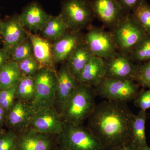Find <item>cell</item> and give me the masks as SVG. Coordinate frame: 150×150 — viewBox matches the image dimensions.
<instances>
[{
  "label": "cell",
  "mask_w": 150,
  "mask_h": 150,
  "mask_svg": "<svg viewBox=\"0 0 150 150\" xmlns=\"http://www.w3.org/2000/svg\"><path fill=\"white\" fill-rule=\"evenodd\" d=\"M134 114L127 103L106 100L96 105L87 128L105 150H114L131 143Z\"/></svg>",
  "instance_id": "6da1fadb"
},
{
  "label": "cell",
  "mask_w": 150,
  "mask_h": 150,
  "mask_svg": "<svg viewBox=\"0 0 150 150\" xmlns=\"http://www.w3.org/2000/svg\"><path fill=\"white\" fill-rule=\"evenodd\" d=\"M96 96L93 87L79 83L61 109L64 122L82 125L95 108Z\"/></svg>",
  "instance_id": "7a4b0ae2"
},
{
  "label": "cell",
  "mask_w": 150,
  "mask_h": 150,
  "mask_svg": "<svg viewBox=\"0 0 150 150\" xmlns=\"http://www.w3.org/2000/svg\"><path fill=\"white\" fill-rule=\"evenodd\" d=\"M60 146L67 150H105L99 140L87 128L65 123L58 135Z\"/></svg>",
  "instance_id": "3957f363"
},
{
  "label": "cell",
  "mask_w": 150,
  "mask_h": 150,
  "mask_svg": "<svg viewBox=\"0 0 150 150\" xmlns=\"http://www.w3.org/2000/svg\"><path fill=\"white\" fill-rule=\"evenodd\" d=\"M118 52L130 55L134 47L147 35L131 13L110 30Z\"/></svg>",
  "instance_id": "277c9868"
},
{
  "label": "cell",
  "mask_w": 150,
  "mask_h": 150,
  "mask_svg": "<svg viewBox=\"0 0 150 150\" xmlns=\"http://www.w3.org/2000/svg\"><path fill=\"white\" fill-rule=\"evenodd\" d=\"M35 79V98L31 103L35 110L54 106L57 95L58 77L55 69L43 67L37 71Z\"/></svg>",
  "instance_id": "5b68a950"
},
{
  "label": "cell",
  "mask_w": 150,
  "mask_h": 150,
  "mask_svg": "<svg viewBox=\"0 0 150 150\" xmlns=\"http://www.w3.org/2000/svg\"><path fill=\"white\" fill-rule=\"evenodd\" d=\"M59 15L69 29L74 31L90 28L95 18L89 0H64Z\"/></svg>",
  "instance_id": "8992f818"
},
{
  "label": "cell",
  "mask_w": 150,
  "mask_h": 150,
  "mask_svg": "<svg viewBox=\"0 0 150 150\" xmlns=\"http://www.w3.org/2000/svg\"><path fill=\"white\" fill-rule=\"evenodd\" d=\"M140 86L134 81L105 77L94 89L97 96L108 100L127 103L135 99Z\"/></svg>",
  "instance_id": "52a82bcc"
},
{
  "label": "cell",
  "mask_w": 150,
  "mask_h": 150,
  "mask_svg": "<svg viewBox=\"0 0 150 150\" xmlns=\"http://www.w3.org/2000/svg\"><path fill=\"white\" fill-rule=\"evenodd\" d=\"M83 40L94 56L103 59L111 58L118 52L111 33L100 28L90 27L83 34Z\"/></svg>",
  "instance_id": "ba28073f"
},
{
  "label": "cell",
  "mask_w": 150,
  "mask_h": 150,
  "mask_svg": "<svg viewBox=\"0 0 150 150\" xmlns=\"http://www.w3.org/2000/svg\"><path fill=\"white\" fill-rule=\"evenodd\" d=\"M91 3L95 18L110 30L131 13L118 0H91Z\"/></svg>",
  "instance_id": "9c48e42d"
},
{
  "label": "cell",
  "mask_w": 150,
  "mask_h": 150,
  "mask_svg": "<svg viewBox=\"0 0 150 150\" xmlns=\"http://www.w3.org/2000/svg\"><path fill=\"white\" fill-rule=\"evenodd\" d=\"M64 125L61 114L51 106L36 110L29 127L41 134L58 135L63 131Z\"/></svg>",
  "instance_id": "30bf717a"
},
{
  "label": "cell",
  "mask_w": 150,
  "mask_h": 150,
  "mask_svg": "<svg viewBox=\"0 0 150 150\" xmlns=\"http://www.w3.org/2000/svg\"><path fill=\"white\" fill-rule=\"evenodd\" d=\"M104 60L105 77L135 81L137 64L132 61L130 55L118 52L111 58Z\"/></svg>",
  "instance_id": "8fae6325"
},
{
  "label": "cell",
  "mask_w": 150,
  "mask_h": 150,
  "mask_svg": "<svg viewBox=\"0 0 150 150\" xmlns=\"http://www.w3.org/2000/svg\"><path fill=\"white\" fill-rule=\"evenodd\" d=\"M83 34L81 31L69 30L52 44L54 65L67 62L76 48L83 42Z\"/></svg>",
  "instance_id": "7c38bea8"
},
{
  "label": "cell",
  "mask_w": 150,
  "mask_h": 150,
  "mask_svg": "<svg viewBox=\"0 0 150 150\" xmlns=\"http://www.w3.org/2000/svg\"><path fill=\"white\" fill-rule=\"evenodd\" d=\"M0 35L4 40L3 48L10 51L27 37L26 30L19 16L1 21Z\"/></svg>",
  "instance_id": "4fadbf2b"
},
{
  "label": "cell",
  "mask_w": 150,
  "mask_h": 150,
  "mask_svg": "<svg viewBox=\"0 0 150 150\" xmlns=\"http://www.w3.org/2000/svg\"><path fill=\"white\" fill-rule=\"evenodd\" d=\"M35 111L31 103L16 99L8 113V123L15 131L21 132L29 127Z\"/></svg>",
  "instance_id": "5bb4252c"
},
{
  "label": "cell",
  "mask_w": 150,
  "mask_h": 150,
  "mask_svg": "<svg viewBox=\"0 0 150 150\" xmlns=\"http://www.w3.org/2000/svg\"><path fill=\"white\" fill-rule=\"evenodd\" d=\"M54 145L51 135L41 134L29 127L18 134L16 150H51Z\"/></svg>",
  "instance_id": "9a60e30c"
},
{
  "label": "cell",
  "mask_w": 150,
  "mask_h": 150,
  "mask_svg": "<svg viewBox=\"0 0 150 150\" xmlns=\"http://www.w3.org/2000/svg\"><path fill=\"white\" fill-rule=\"evenodd\" d=\"M105 74L106 67L104 59L94 56L81 72L77 81L79 83L94 88L105 78Z\"/></svg>",
  "instance_id": "2e32d148"
},
{
  "label": "cell",
  "mask_w": 150,
  "mask_h": 150,
  "mask_svg": "<svg viewBox=\"0 0 150 150\" xmlns=\"http://www.w3.org/2000/svg\"><path fill=\"white\" fill-rule=\"evenodd\" d=\"M50 16L36 3L29 4L19 16L24 27L35 33L40 31Z\"/></svg>",
  "instance_id": "e0dca14e"
},
{
  "label": "cell",
  "mask_w": 150,
  "mask_h": 150,
  "mask_svg": "<svg viewBox=\"0 0 150 150\" xmlns=\"http://www.w3.org/2000/svg\"><path fill=\"white\" fill-rule=\"evenodd\" d=\"M58 77L56 101L60 109L67 102L76 88L79 82L70 73L66 62L63 63L57 71Z\"/></svg>",
  "instance_id": "ac0fdd59"
},
{
  "label": "cell",
  "mask_w": 150,
  "mask_h": 150,
  "mask_svg": "<svg viewBox=\"0 0 150 150\" xmlns=\"http://www.w3.org/2000/svg\"><path fill=\"white\" fill-rule=\"evenodd\" d=\"M26 31L32 43L33 56L41 68L47 67L54 69L51 42L37 34Z\"/></svg>",
  "instance_id": "d6986e66"
},
{
  "label": "cell",
  "mask_w": 150,
  "mask_h": 150,
  "mask_svg": "<svg viewBox=\"0 0 150 150\" xmlns=\"http://www.w3.org/2000/svg\"><path fill=\"white\" fill-rule=\"evenodd\" d=\"M85 43L82 42L66 62L69 71L76 79L89 61L93 56Z\"/></svg>",
  "instance_id": "ffe728a7"
},
{
  "label": "cell",
  "mask_w": 150,
  "mask_h": 150,
  "mask_svg": "<svg viewBox=\"0 0 150 150\" xmlns=\"http://www.w3.org/2000/svg\"><path fill=\"white\" fill-rule=\"evenodd\" d=\"M148 118L146 110H141L135 115L131 127V143L135 150H140L148 146L145 132V124Z\"/></svg>",
  "instance_id": "44dd1931"
},
{
  "label": "cell",
  "mask_w": 150,
  "mask_h": 150,
  "mask_svg": "<svg viewBox=\"0 0 150 150\" xmlns=\"http://www.w3.org/2000/svg\"><path fill=\"white\" fill-rule=\"evenodd\" d=\"M69 30L59 15L55 16H50L40 32L41 37L50 42H54L62 37Z\"/></svg>",
  "instance_id": "7402d4cb"
},
{
  "label": "cell",
  "mask_w": 150,
  "mask_h": 150,
  "mask_svg": "<svg viewBox=\"0 0 150 150\" xmlns=\"http://www.w3.org/2000/svg\"><path fill=\"white\" fill-rule=\"evenodd\" d=\"M21 77L18 63L9 60L0 69L1 90L17 84Z\"/></svg>",
  "instance_id": "603a6c76"
},
{
  "label": "cell",
  "mask_w": 150,
  "mask_h": 150,
  "mask_svg": "<svg viewBox=\"0 0 150 150\" xmlns=\"http://www.w3.org/2000/svg\"><path fill=\"white\" fill-rule=\"evenodd\" d=\"M35 94L34 76H22L18 84L16 99L32 103L35 98Z\"/></svg>",
  "instance_id": "cb8c5ba5"
},
{
  "label": "cell",
  "mask_w": 150,
  "mask_h": 150,
  "mask_svg": "<svg viewBox=\"0 0 150 150\" xmlns=\"http://www.w3.org/2000/svg\"><path fill=\"white\" fill-rule=\"evenodd\" d=\"M130 56L137 64L150 60V35H147L134 47Z\"/></svg>",
  "instance_id": "d4e9b609"
},
{
  "label": "cell",
  "mask_w": 150,
  "mask_h": 150,
  "mask_svg": "<svg viewBox=\"0 0 150 150\" xmlns=\"http://www.w3.org/2000/svg\"><path fill=\"white\" fill-rule=\"evenodd\" d=\"M131 13L146 33L150 35V4L144 0Z\"/></svg>",
  "instance_id": "484cf974"
},
{
  "label": "cell",
  "mask_w": 150,
  "mask_h": 150,
  "mask_svg": "<svg viewBox=\"0 0 150 150\" xmlns=\"http://www.w3.org/2000/svg\"><path fill=\"white\" fill-rule=\"evenodd\" d=\"M11 61L18 63L33 55L32 43L27 35V38L9 51Z\"/></svg>",
  "instance_id": "4316f807"
},
{
  "label": "cell",
  "mask_w": 150,
  "mask_h": 150,
  "mask_svg": "<svg viewBox=\"0 0 150 150\" xmlns=\"http://www.w3.org/2000/svg\"><path fill=\"white\" fill-rule=\"evenodd\" d=\"M17 63L22 76H34L41 68L33 55Z\"/></svg>",
  "instance_id": "83f0119b"
},
{
  "label": "cell",
  "mask_w": 150,
  "mask_h": 150,
  "mask_svg": "<svg viewBox=\"0 0 150 150\" xmlns=\"http://www.w3.org/2000/svg\"><path fill=\"white\" fill-rule=\"evenodd\" d=\"M17 84L0 91V106L8 114L16 99Z\"/></svg>",
  "instance_id": "f1b7e54d"
},
{
  "label": "cell",
  "mask_w": 150,
  "mask_h": 150,
  "mask_svg": "<svg viewBox=\"0 0 150 150\" xmlns=\"http://www.w3.org/2000/svg\"><path fill=\"white\" fill-rule=\"evenodd\" d=\"M135 81L150 90V60L137 64Z\"/></svg>",
  "instance_id": "f546056e"
},
{
  "label": "cell",
  "mask_w": 150,
  "mask_h": 150,
  "mask_svg": "<svg viewBox=\"0 0 150 150\" xmlns=\"http://www.w3.org/2000/svg\"><path fill=\"white\" fill-rule=\"evenodd\" d=\"M18 138L15 131L4 132L0 136V150H16Z\"/></svg>",
  "instance_id": "4dcf8cb0"
},
{
  "label": "cell",
  "mask_w": 150,
  "mask_h": 150,
  "mask_svg": "<svg viewBox=\"0 0 150 150\" xmlns=\"http://www.w3.org/2000/svg\"><path fill=\"white\" fill-rule=\"evenodd\" d=\"M134 103L136 107L142 110L146 111L150 108V90L140 91L134 100Z\"/></svg>",
  "instance_id": "1f68e13d"
},
{
  "label": "cell",
  "mask_w": 150,
  "mask_h": 150,
  "mask_svg": "<svg viewBox=\"0 0 150 150\" xmlns=\"http://www.w3.org/2000/svg\"><path fill=\"white\" fill-rule=\"evenodd\" d=\"M144 0H118L124 8L131 12L134 9L139 5Z\"/></svg>",
  "instance_id": "d6a6232c"
},
{
  "label": "cell",
  "mask_w": 150,
  "mask_h": 150,
  "mask_svg": "<svg viewBox=\"0 0 150 150\" xmlns=\"http://www.w3.org/2000/svg\"><path fill=\"white\" fill-rule=\"evenodd\" d=\"M9 51L4 48H0V69L6 63L9 61Z\"/></svg>",
  "instance_id": "836d02e7"
},
{
  "label": "cell",
  "mask_w": 150,
  "mask_h": 150,
  "mask_svg": "<svg viewBox=\"0 0 150 150\" xmlns=\"http://www.w3.org/2000/svg\"><path fill=\"white\" fill-rule=\"evenodd\" d=\"M5 111L4 109L0 106V125L3 124L5 118Z\"/></svg>",
  "instance_id": "e575fe53"
},
{
  "label": "cell",
  "mask_w": 150,
  "mask_h": 150,
  "mask_svg": "<svg viewBox=\"0 0 150 150\" xmlns=\"http://www.w3.org/2000/svg\"><path fill=\"white\" fill-rule=\"evenodd\" d=\"M114 150H135L132 144H129L126 145L118 149Z\"/></svg>",
  "instance_id": "d590c367"
},
{
  "label": "cell",
  "mask_w": 150,
  "mask_h": 150,
  "mask_svg": "<svg viewBox=\"0 0 150 150\" xmlns=\"http://www.w3.org/2000/svg\"><path fill=\"white\" fill-rule=\"evenodd\" d=\"M54 150H67L65 149H64V148L60 146H59L57 147V148H55V149Z\"/></svg>",
  "instance_id": "8d00e7d4"
},
{
  "label": "cell",
  "mask_w": 150,
  "mask_h": 150,
  "mask_svg": "<svg viewBox=\"0 0 150 150\" xmlns=\"http://www.w3.org/2000/svg\"><path fill=\"white\" fill-rule=\"evenodd\" d=\"M140 150H150V146H147L146 147Z\"/></svg>",
  "instance_id": "74e56055"
},
{
  "label": "cell",
  "mask_w": 150,
  "mask_h": 150,
  "mask_svg": "<svg viewBox=\"0 0 150 150\" xmlns=\"http://www.w3.org/2000/svg\"><path fill=\"white\" fill-rule=\"evenodd\" d=\"M4 133V132H3L2 129H1V128H0V136H1V135L2 134H3Z\"/></svg>",
  "instance_id": "f35d334b"
},
{
  "label": "cell",
  "mask_w": 150,
  "mask_h": 150,
  "mask_svg": "<svg viewBox=\"0 0 150 150\" xmlns=\"http://www.w3.org/2000/svg\"><path fill=\"white\" fill-rule=\"evenodd\" d=\"M1 21H0V25H1Z\"/></svg>",
  "instance_id": "ab89813d"
},
{
  "label": "cell",
  "mask_w": 150,
  "mask_h": 150,
  "mask_svg": "<svg viewBox=\"0 0 150 150\" xmlns=\"http://www.w3.org/2000/svg\"><path fill=\"white\" fill-rule=\"evenodd\" d=\"M0 90H1V89H0Z\"/></svg>",
  "instance_id": "60d3db41"
},
{
  "label": "cell",
  "mask_w": 150,
  "mask_h": 150,
  "mask_svg": "<svg viewBox=\"0 0 150 150\" xmlns=\"http://www.w3.org/2000/svg\"><path fill=\"white\" fill-rule=\"evenodd\" d=\"M0 91H1V90H0Z\"/></svg>",
  "instance_id": "b9f144b4"
}]
</instances>
